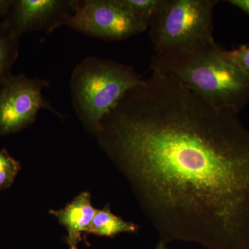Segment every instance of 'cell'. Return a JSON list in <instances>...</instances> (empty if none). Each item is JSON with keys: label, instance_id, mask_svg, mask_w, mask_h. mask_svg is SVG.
Returning a JSON list of instances; mask_svg holds the SVG:
<instances>
[{"label": "cell", "instance_id": "obj_10", "mask_svg": "<svg viewBox=\"0 0 249 249\" xmlns=\"http://www.w3.org/2000/svg\"><path fill=\"white\" fill-rule=\"evenodd\" d=\"M19 41L4 22L0 23V85L11 76V68L19 53Z\"/></svg>", "mask_w": 249, "mask_h": 249}, {"label": "cell", "instance_id": "obj_5", "mask_svg": "<svg viewBox=\"0 0 249 249\" xmlns=\"http://www.w3.org/2000/svg\"><path fill=\"white\" fill-rule=\"evenodd\" d=\"M73 13L65 25L95 38L123 40L148 29L121 0H71Z\"/></svg>", "mask_w": 249, "mask_h": 249}, {"label": "cell", "instance_id": "obj_8", "mask_svg": "<svg viewBox=\"0 0 249 249\" xmlns=\"http://www.w3.org/2000/svg\"><path fill=\"white\" fill-rule=\"evenodd\" d=\"M96 212V209L91 203V195L88 192L80 193L63 209L50 211L66 229L65 241L70 249H78L82 234L89 231Z\"/></svg>", "mask_w": 249, "mask_h": 249}, {"label": "cell", "instance_id": "obj_15", "mask_svg": "<svg viewBox=\"0 0 249 249\" xmlns=\"http://www.w3.org/2000/svg\"><path fill=\"white\" fill-rule=\"evenodd\" d=\"M229 4L233 5L242 11L249 15V0H229Z\"/></svg>", "mask_w": 249, "mask_h": 249}, {"label": "cell", "instance_id": "obj_14", "mask_svg": "<svg viewBox=\"0 0 249 249\" xmlns=\"http://www.w3.org/2000/svg\"><path fill=\"white\" fill-rule=\"evenodd\" d=\"M14 2V0H0V23L8 17Z\"/></svg>", "mask_w": 249, "mask_h": 249}, {"label": "cell", "instance_id": "obj_9", "mask_svg": "<svg viewBox=\"0 0 249 249\" xmlns=\"http://www.w3.org/2000/svg\"><path fill=\"white\" fill-rule=\"evenodd\" d=\"M139 227L124 221L111 212L109 205L102 209H96V214L88 233L99 237H114L121 233H135Z\"/></svg>", "mask_w": 249, "mask_h": 249}, {"label": "cell", "instance_id": "obj_3", "mask_svg": "<svg viewBox=\"0 0 249 249\" xmlns=\"http://www.w3.org/2000/svg\"><path fill=\"white\" fill-rule=\"evenodd\" d=\"M143 80L131 65L97 57L84 59L75 67L70 80L77 115L85 127L97 133L103 118Z\"/></svg>", "mask_w": 249, "mask_h": 249}, {"label": "cell", "instance_id": "obj_4", "mask_svg": "<svg viewBox=\"0 0 249 249\" xmlns=\"http://www.w3.org/2000/svg\"><path fill=\"white\" fill-rule=\"evenodd\" d=\"M217 0H165L149 25L154 55L216 43L213 17Z\"/></svg>", "mask_w": 249, "mask_h": 249}, {"label": "cell", "instance_id": "obj_2", "mask_svg": "<svg viewBox=\"0 0 249 249\" xmlns=\"http://www.w3.org/2000/svg\"><path fill=\"white\" fill-rule=\"evenodd\" d=\"M214 43L153 55L150 70L174 77L214 107L239 113L249 103V76Z\"/></svg>", "mask_w": 249, "mask_h": 249}, {"label": "cell", "instance_id": "obj_11", "mask_svg": "<svg viewBox=\"0 0 249 249\" xmlns=\"http://www.w3.org/2000/svg\"><path fill=\"white\" fill-rule=\"evenodd\" d=\"M149 27L165 0H121Z\"/></svg>", "mask_w": 249, "mask_h": 249}, {"label": "cell", "instance_id": "obj_16", "mask_svg": "<svg viewBox=\"0 0 249 249\" xmlns=\"http://www.w3.org/2000/svg\"><path fill=\"white\" fill-rule=\"evenodd\" d=\"M155 249H169L167 247V244L163 241L160 240L157 245H156Z\"/></svg>", "mask_w": 249, "mask_h": 249}, {"label": "cell", "instance_id": "obj_13", "mask_svg": "<svg viewBox=\"0 0 249 249\" xmlns=\"http://www.w3.org/2000/svg\"><path fill=\"white\" fill-rule=\"evenodd\" d=\"M226 55L249 76V45H242L232 50H225Z\"/></svg>", "mask_w": 249, "mask_h": 249}, {"label": "cell", "instance_id": "obj_12", "mask_svg": "<svg viewBox=\"0 0 249 249\" xmlns=\"http://www.w3.org/2000/svg\"><path fill=\"white\" fill-rule=\"evenodd\" d=\"M20 170V163L6 149L0 150V191L12 185Z\"/></svg>", "mask_w": 249, "mask_h": 249}, {"label": "cell", "instance_id": "obj_6", "mask_svg": "<svg viewBox=\"0 0 249 249\" xmlns=\"http://www.w3.org/2000/svg\"><path fill=\"white\" fill-rule=\"evenodd\" d=\"M49 82L25 74L9 77L0 85V136L16 133L30 125L41 109L62 117L43 96Z\"/></svg>", "mask_w": 249, "mask_h": 249}, {"label": "cell", "instance_id": "obj_1", "mask_svg": "<svg viewBox=\"0 0 249 249\" xmlns=\"http://www.w3.org/2000/svg\"><path fill=\"white\" fill-rule=\"evenodd\" d=\"M101 123L103 148L165 243L249 249V130L151 70Z\"/></svg>", "mask_w": 249, "mask_h": 249}, {"label": "cell", "instance_id": "obj_7", "mask_svg": "<svg viewBox=\"0 0 249 249\" xmlns=\"http://www.w3.org/2000/svg\"><path fill=\"white\" fill-rule=\"evenodd\" d=\"M73 13L71 0H14L4 22L19 37L42 30L47 36L65 25Z\"/></svg>", "mask_w": 249, "mask_h": 249}]
</instances>
